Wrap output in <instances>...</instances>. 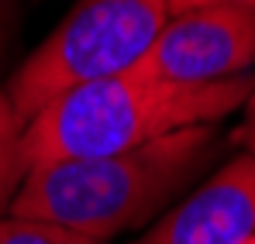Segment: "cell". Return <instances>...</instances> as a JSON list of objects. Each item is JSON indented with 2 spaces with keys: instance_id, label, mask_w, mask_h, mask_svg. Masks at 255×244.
Wrapping results in <instances>:
<instances>
[{
  "instance_id": "277c9868",
  "label": "cell",
  "mask_w": 255,
  "mask_h": 244,
  "mask_svg": "<svg viewBox=\"0 0 255 244\" xmlns=\"http://www.w3.org/2000/svg\"><path fill=\"white\" fill-rule=\"evenodd\" d=\"M255 66V10L207 7L169 14L159 38L134 66L162 82H224Z\"/></svg>"
},
{
  "instance_id": "5b68a950",
  "label": "cell",
  "mask_w": 255,
  "mask_h": 244,
  "mask_svg": "<svg viewBox=\"0 0 255 244\" xmlns=\"http://www.w3.org/2000/svg\"><path fill=\"white\" fill-rule=\"evenodd\" d=\"M255 234V155L242 152L134 244H242Z\"/></svg>"
},
{
  "instance_id": "8fae6325",
  "label": "cell",
  "mask_w": 255,
  "mask_h": 244,
  "mask_svg": "<svg viewBox=\"0 0 255 244\" xmlns=\"http://www.w3.org/2000/svg\"><path fill=\"white\" fill-rule=\"evenodd\" d=\"M242 244H255V234H249V238H245V241H242Z\"/></svg>"
},
{
  "instance_id": "8992f818",
  "label": "cell",
  "mask_w": 255,
  "mask_h": 244,
  "mask_svg": "<svg viewBox=\"0 0 255 244\" xmlns=\"http://www.w3.org/2000/svg\"><path fill=\"white\" fill-rule=\"evenodd\" d=\"M21 134H24V121L14 114L7 93L0 89V217L10 213V203H14V196L28 175Z\"/></svg>"
},
{
  "instance_id": "7a4b0ae2",
  "label": "cell",
  "mask_w": 255,
  "mask_h": 244,
  "mask_svg": "<svg viewBox=\"0 0 255 244\" xmlns=\"http://www.w3.org/2000/svg\"><path fill=\"white\" fill-rule=\"evenodd\" d=\"M211 155L214 124H204L128 152L38 165L28 168L10 213L111 241L148 224L193 182Z\"/></svg>"
},
{
  "instance_id": "6da1fadb",
  "label": "cell",
  "mask_w": 255,
  "mask_h": 244,
  "mask_svg": "<svg viewBox=\"0 0 255 244\" xmlns=\"http://www.w3.org/2000/svg\"><path fill=\"white\" fill-rule=\"evenodd\" d=\"M255 89V76H235L224 82H162L138 69L97 82H83L24 124L21 148L28 168L73 159H97L128 152L166 134L204 127L228 117Z\"/></svg>"
},
{
  "instance_id": "9c48e42d",
  "label": "cell",
  "mask_w": 255,
  "mask_h": 244,
  "mask_svg": "<svg viewBox=\"0 0 255 244\" xmlns=\"http://www.w3.org/2000/svg\"><path fill=\"white\" fill-rule=\"evenodd\" d=\"M207 7H245V10H255V0H169V14L207 10Z\"/></svg>"
},
{
  "instance_id": "30bf717a",
  "label": "cell",
  "mask_w": 255,
  "mask_h": 244,
  "mask_svg": "<svg viewBox=\"0 0 255 244\" xmlns=\"http://www.w3.org/2000/svg\"><path fill=\"white\" fill-rule=\"evenodd\" d=\"M235 138L245 145L249 155H255V89H252V96L245 100V121H242V127H238Z\"/></svg>"
},
{
  "instance_id": "ba28073f",
  "label": "cell",
  "mask_w": 255,
  "mask_h": 244,
  "mask_svg": "<svg viewBox=\"0 0 255 244\" xmlns=\"http://www.w3.org/2000/svg\"><path fill=\"white\" fill-rule=\"evenodd\" d=\"M14 35H17V0H0V66L10 52Z\"/></svg>"
},
{
  "instance_id": "3957f363",
  "label": "cell",
  "mask_w": 255,
  "mask_h": 244,
  "mask_svg": "<svg viewBox=\"0 0 255 244\" xmlns=\"http://www.w3.org/2000/svg\"><path fill=\"white\" fill-rule=\"evenodd\" d=\"M169 21V0H80L7 82L14 114L28 124L55 96L134 69Z\"/></svg>"
},
{
  "instance_id": "52a82bcc",
  "label": "cell",
  "mask_w": 255,
  "mask_h": 244,
  "mask_svg": "<svg viewBox=\"0 0 255 244\" xmlns=\"http://www.w3.org/2000/svg\"><path fill=\"white\" fill-rule=\"evenodd\" d=\"M0 244H107L97 238H86L80 231L48 224V220H31V217H0Z\"/></svg>"
}]
</instances>
